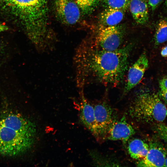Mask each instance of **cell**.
Wrapping results in <instances>:
<instances>
[{
    "instance_id": "obj_1",
    "label": "cell",
    "mask_w": 167,
    "mask_h": 167,
    "mask_svg": "<svg viewBox=\"0 0 167 167\" xmlns=\"http://www.w3.org/2000/svg\"><path fill=\"white\" fill-rule=\"evenodd\" d=\"M133 46L130 44L115 50L107 51L84 45L79 46L73 60L78 87L83 88L90 77L106 84H119L127 70Z\"/></svg>"
},
{
    "instance_id": "obj_2",
    "label": "cell",
    "mask_w": 167,
    "mask_h": 167,
    "mask_svg": "<svg viewBox=\"0 0 167 167\" xmlns=\"http://www.w3.org/2000/svg\"><path fill=\"white\" fill-rule=\"evenodd\" d=\"M37 131L34 122L15 113L0 118V155L15 156L23 154L33 146Z\"/></svg>"
},
{
    "instance_id": "obj_3",
    "label": "cell",
    "mask_w": 167,
    "mask_h": 167,
    "mask_svg": "<svg viewBox=\"0 0 167 167\" xmlns=\"http://www.w3.org/2000/svg\"><path fill=\"white\" fill-rule=\"evenodd\" d=\"M5 4L19 13L31 30L32 38L38 41L46 38L48 0H3Z\"/></svg>"
},
{
    "instance_id": "obj_4",
    "label": "cell",
    "mask_w": 167,
    "mask_h": 167,
    "mask_svg": "<svg viewBox=\"0 0 167 167\" xmlns=\"http://www.w3.org/2000/svg\"><path fill=\"white\" fill-rule=\"evenodd\" d=\"M130 116L143 123H158L163 122L167 116V108L158 96L155 93L138 94L130 107Z\"/></svg>"
},
{
    "instance_id": "obj_5",
    "label": "cell",
    "mask_w": 167,
    "mask_h": 167,
    "mask_svg": "<svg viewBox=\"0 0 167 167\" xmlns=\"http://www.w3.org/2000/svg\"><path fill=\"white\" fill-rule=\"evenodd\" d=\"M124 35V28L121 25H102L98 33L97 43L102 49L107 51L115 50L118 49L122 44Z\"/></svg>"
},
{
    "instance_id": "obj_6",
    "label": "cell",
    "mask_w": 167,
    "mask_h": 167,
    "mask_svg": "<svg viewBox=\"0 0 167 167\" xmlns=\"http://www.w3.org/2000/svg\"><path fill=\"white\" fill-rule=\"evenodd\" d=\"M98 138H106L113 124L116 120L113 109L105 102L96 104L94 107Z\"/></svg>"
},
{
    "instance_id": "obj_7",
    "label": "cell",
    "mask_w": 167,
    "mask_h": 167,
    "mask_svg": "<svg viewBox=\"0 0 167 167\" xmlns=\"http://www.w3.org/2000/svg\"><path fill=\"white\" fill-rule=\"evenodd\" d=\"M56 15L63 23L73 25L79 20V8L73 0H54Z\"/></svg>"
},
{
    "instance_id": "obj_8",
    "label": "cell",
    "mask_w": 167,
    "mask_h": 167,
    "mask_svg": "<svg viewBox=\"0 0 167 167\" xmlns=\"http://www.w3.org/2000/svg\"><path fill=\"white\" fill-rule=\"evenodd\" d=\"M146 156L137 162L139 167H164L167 156V149L161 143L154 142L150 143Z\"/></svg>"
},
{
    "instance_id": "obj_9",
    "label": "cell",
    "mask_w": 167,
    "mask_h": 167,
    "mask_svg": "<svg viewBox=\"0 0 167 167\" xmlns=\"http://www.w3.org/2000/svg\"><path fill=\"white\" fill-rule=\"evenodd\" d=\"M148 61L146 54L142 53L130 68L123 94H126L140 82L148 67Z\"/></svg>"
},
{
    "instance_id": "obj_10",
    "label": "cell",
    "mask_w": 167,
    "mask_h": 167,
    "mask_svg": "<svg viewBox=\"0 0 167 167\" xmlns=\"http://www.w3.org/2000/svg\"><path fill=\"white\" fill-rule=\"evenodd\" d=\"M135 133L132 126L127 121L123 116L119 120H116L112 125L106 136L108 140H121L124 143Z\"/></svg>"
},
{
    "instance_id": "obj_11",
    "label": "cell",
    "mask_w": 167,
    "mask_h": 167,
    "mask_svg": "<svg viewBox=\"0 0 167 167\" xmlns=\"http://www.w3.org/2000/svg\"><path fill=\"white\" fill-rule=\"evenodd\" d=\"M82 90L81 89L79 94L80 119L84 126L98 138L94 107L86 98Z\"/></svg>"
},
{
    "instance_id": "obj_12",
    "label": "cell",
    "mask_w": 167,
    "mask_h": 167,
    "mask_svg": "<svg viewBox=\"0 0 167 167\" xmlns=\"http://www.w3.org/2000/svg\"><path fill=\"white\" fill-rule=\"evenodd\" d=\"M129 7L132 16L137 24L142 25L147 23L149 11L146 0H131Z\"/></svg>"
},
{
    "instance_id": "obj_13",
    "label": "cell",
    "mask_w": 167,
    "mask_h": 167,
    "mask_svg": "<svg viewBox=\"0 0 167 167\" xmlns=\"http://www.w3.org/2000/svg\"><path fill=\"white\" fill-rule=\"evenodd\" d=\"M124 15V11L106 8L100 14V19L103 26H114L118 25L121 22Z\"/></svg>"
},
{
    "instance_id": "obj_14",
    "label": "cell",
    "mask_w": 167,
    "mask_h": 167,
    "mask_svg": "<svg viewBox=\"0 0 167 167\" xmlns=\"http://www.w3.org/2000/svg\"><path fill=\"white\" fill-rule=\"evenodd\" d=\"M149 149L148 144L142 139H134L130 141L127 150L131 157L135 160L142 159L147 154Z\"/></svg>"
},
{
    "instance_id": "obj_15",
    "label": "cell",
    "mask_w": 167,
    "mask_h": 167,
    "mask_svg": "<svg viewBox=\"0 0 167 167\" xmlns=\"http://www.w3.org/2000/svg\"><path fill=\"white\" fill-rule=\"evenodd\" d=\"M156 45L167 41V18L160 19L157 25L154 38Z\"/></svg>"
},
{
    "instance_id": "obj_16",
    "label": "cell",
    "mask_w": 167,
    "mask_h": 167,
    "mask_svg": "<svg viewBox=\"0 0 167 167\" xmlns=\"http://www.w3.org/2000/svg\"><path fill=\"white\" fill-rule=\"evenodd\" d=\"M131 0H103L104 6L106 8H112L125 11L129 7Z\"/></svg>"
},
{
    "instance_id": "obj_17",
    "label": "cell",
    "mask_w": 167,
    "mask_h": 167,
    "mask_svg": "<svg viewBox=\"0 0 167 167\" xmlns=\"http://www.w3.org/2000/svg\"><path fill=\"white\" fill-rule=\"evenodd\" d=\"M83 12L88 13L96 6L100 0H73Z\"/></svg>"
},
{
    "instance_id": "obj_18",
    "label": "cell",
    "mask_w": 167,
    "mask_h": 167,
    "mask_svg": "<svg viewBox=\"0 0 167 167\" xmlns=\"http://www.w3.org/2000/svg\"><path fill=\"white\" fill-rule=\"evenodd\" d=\"M155 127V131L158 136L167 142V126L160 122L156 124Z\"/></svg>"
},
{
    "instance_id": "obj_19",
    "label": "cell",
    "mask_w": 167,
    "mask_h": 167,
    "mask_svg": "<svg viewBox=\"0 0 167 167\" xmlns=\"http://www.w3.org/2000/svg\"><path fill=\"white\" fill-rule=\"evenodd\" d=\"M163 0H148V4L152 11L155 10Z\"/></svg>"
},
{
    "instance_id": "obj_20",
    "label": "cell",
    "mask_w": 167,
    "mask_h": 167,
    "mask_svg": "<svg viewBox=\"0 0 167 167\" xmlns=\"http://www.w3.org/2000/svg\"><path fill=\"white\" fill-rule=\"evenodd\" d=\"M159 85L161 90H167V77L161 79L159 82Z\"/></svg>"
},
{
    "instance_id": "obj_21",
    "label": "cell",
    "mask_w": 167,
    "mask_h": 167,
    "mask_svg": "<svg viewBox=\"0 0 167 167\" xmlns=\"http://www.w3.org/2000/svg\"><path fill=\"white\" fill-rule=\"evenodd\" d=\"M160 96L167 104V90L162 91L160 92Z\"/></svg>"
},
{
    "instance_id": "obj_22",
    "label": "cell",
    "mask_w": 167,
    "mask_h": 167,
    "mask_svg": "<svg viewBox=\"0 0 167 167\" xmlns=\"http://www.w3.org/2000/svg\"><path fill=\"white\" fill-rule=\"evenodd\" d=\"M161 54L163 57H167V46L162 49L161 52Z\"/></svg>"
},
{
    "instance_id": "obj_23",
    "label": "cell",
    "mask_w": 167,
    "mask_h": 167,
    "mask_svg": "<svg viewBox=\"0 0 167 167\" xmlns=\"http://www.w3.org/2000/svg\"><path fill=\"white\" fill-rule=\"evenodd\" d=\"M8 29V27L3 24H0V32L6 31Z\"/></svg>"
},
{
    "instance_id": "obj_24",
    "label": "cell",
    "mask_w": 167,
    "mask_h": 167,
    "mask_svg": "<svg viewBox=\"0 0 167 167\" xmlns=\"http://www.w3.org/2000/svg\"><path fill=\"white\" fill-rule=\"evenodd\" d=\"M164 167H167V156L165 159Z\"/></svg>"
},
{
    "instance_id": "obj_25",
    "label": "cell",
    "mask_w": 167,
    "mask_h": 167,
    "mask_svg": "<svg viewBox=\"0 0 167 167\" xmlns=\"http://www.w3.org/2000/svg\"><path fill=\"white\" fill-rule=\"evenodd\" d=\"M165 4L166 6L167 7V0H166Z\"/></svg>"
},
{
    "instance_id": "obj_26",
    "label": "cell",
    "mask_w": 167,
    "mask_h": 167,
    "mask_svg": "<svg viewBox=\"0 0 167 167\" xmlns=\"http://www.w3.org/2000/svg\"></svg>"
}]
</instances>
